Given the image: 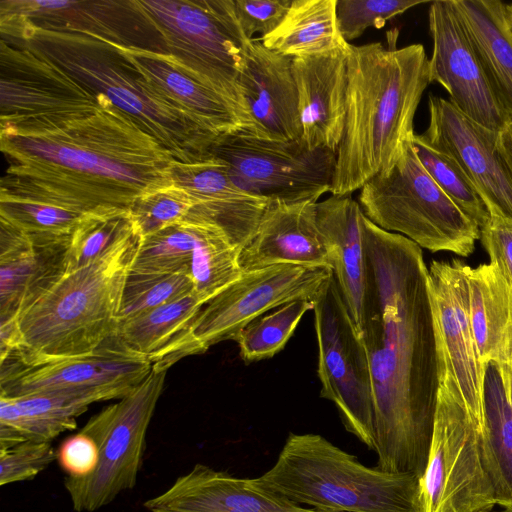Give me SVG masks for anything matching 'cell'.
<instances>
[{
	"label": "cell",
	"mask_w": 512,
	"mask_h": 512,
	"mask_svg": "<svg viewBox=\"0 0 512 512\" xmlns=\"http://www.w3.org/2000/svg\"><path fill=\"white\" fill-rule=\"evenodd\" d=\"M164 97L215 136L241 133L242 124L232 106L173 56L122 47Z\"/></svg>",
	"instance_id": "cell-27"
},
{
	"label": "cell",
	"mask_w": 512,
	"mask_h": 512,
	"mask_svg": "<svg viewBox=\"0 0 512 512\" xmlns=\"http://www.w3.org/2000/svg\"><path fill=\"white\" fill-rule=\"evenodd\" d=\"M316 203L269 202L254 235L240 251L241 270L279 264L332 270L330 254L316 222Z\"/></svg>",
	"instance_id": "cell-21"
},
{
	"label": "cell",
	"mask_w": 512,
	"mask_h": 512,
	"mask_svg": "<svg viewBox=\"0 0 512 512\" xmlns=\"http://www.w3.org/2000/svg\"><path fill=\"white\" fill-rule=\"evenodd\" d=\"M195 291L189 271L144 274L130 270L122 294L118 321L172 302Z\"/></svg>",
	"instance_id": "cell-38"
},
{
	"label": "cell",
	"mask_w": 512,
	"mask_h": 512,
	"mask_svg": "<svg viewBox=\"0 0 512 512\" xmlns=\"http://www.w3.org/2000/svg\"><path fill=\"white\" fill-rule=\"evenodd\" d=\"M469 317L481 363L494 362L512 399V283L491 262L465 264Z\"/></svg>",
	"instance_id": "cell-26"
},
{
	"label": "cell",
	"mask_w": 512,
	"mask_h": 512,
	"mask_svg": "<svg viewBox=\"0 0 512 512\" xmlns=\"http://www.w3.org/2000/svg\"><path fill=\"white\" fill-rule=\"evenodd\" d=\"M498 147L512 174V121L499 132Z\"/></svg>",
	"instance_id": "cell-46"
},
{
	"label": "cell",
	"mask_w": 512,
	"mask_h": 512,
	"mask_svg": "<svg viewBox=\"0 0 512 512\" xmlns=\"http://www.w3.org/2000/svg\"><path fill=\"white\" fill-rule=\"evenodd\" d=\"M308 512H331V511L318 510V509L310 508V510Z\"/></svg>",
	"instance_id": "cell-48"
},
{
	"label": "cell",
	"mask_w": 512,
	"mask_h": 512,
	"mask_svg": "<svg viewBox=\"0 0 512 512\" xmlns=\"http://www.w3.org/2000/svg\"><path fill=\"white\" fill-rule=\"evenodd\" d=\"M152 369L145 357L125 348L115 335L95 351L35 363L0 361V396L86 389L129 393Z\"/></svg>",
	"instance_id": "cell-15"
},
{
	"label": "cell",
	"mask_w": 512,
	"mask_h": 512,
	"mask_svg": "<svg viewBox=\"0 0 512 512\" xmlns=\"http://www.w3.org/2000/svg\"><path fill=\"white\" fill-rule=\"evenodd\" d=\"M487 81L512 121V28L498 0H454Z\"/></svg>",
	"instance_id": "cell-29"
},
{
	"label": "cell",
	"mask_w": 512,
	"mask_h": 512,
	"mask_svg": "<svg viewBox=\"0 0 512 512\" xmlns=\"http://www.w3.org/2000/svg\"><path fill=\"white\" fill-rule=\"evenodd\" d=\"M195 244L193 220H184L142 237L132 272L165 274L189 271Z\"/></svg>",
	"instance_id": "cell-37"
},
{
	"label": "cell",
	"mask_w": 512,
	"mask_h": 512,
	"mask_svg": "<svg viewBox=\"0 0 512 512\" xmlns=\"http://www.w3.org/2000/svg\"><path fill=\"white\" fill-rule=\"evenodd\" d=\"M313 308V299L300 298L250 322L233 339L241 358L246 363L272 358L285 347L304 314Z\"/></svg>",
	"instance_id": "cell-34"
},
{
	"label": "cell",
	"mask_w": 512,
	"mask_h": 512,
	"mask_svg": "<svg viewBox=\"0 0 512 512\" xmlns=\"http://www.w3.org/2000/svg\"><path fill=\"white\" fill-rule=\"evenodd\" d=\"M506 8H507L508 20H509L510 26L512 28V4H506Z\"/></svg>",
	"instance_id": "cell-47"
},
{
	"label": "cell",
	"mask_w": 512,
	"mask_h": 512,
	"mask_svg": "<svg viewBox=\"0 0 512 512\" xmlns=\"http://www.w3.org/2000/svg\"><path fill=\"white\" fill-rule=\"evenodd\" d=\"M188 216L193 220L195 230L190 274L195 291L208 303L242 275L240 249L212 221L194 211Z\"/></svg>",
	"instance_id": "cell-33"
},
{
	"label": "cell",
	"mask_w": 512,
	"mask_h": 512,
	"mask_svg": "<svg viewBox=\"0 0 512 512\" xmlns=\"http://www.w3.org/2000/svg\"><path fill=\"white\" fill-rule=\"evenodd\" d=\"M0 145L9 163L0 197L88 213L130 209L139 197L173 185L172 155L108 100L51 132L0 133Z\"/></svg>",
	"instance_id": "cell-2"
},
{
	"label": "cell",
	"mask_w": 512,
	"mask_h": 512,
	"mask_svg": "<svg viewBox=\"0 0 512 512\" xmlns=\"http://www.w3.org/2000/svg\"><path fill=\"white\" fill-rule=\"evenodd\" d=\"M480 240L490 262L512 283V224L491 216L480 229Z\"/></svg>",
	"instance_id": "cell-45"
},
{
	"label": "cell",
	"mask_w": 512,
	"mask_h": 512,
	"mask_svg": "<svg viewBox=\"0 0 512 512\" xmlns=\"http://www.w3.org/2000/svg\"><path fill=\"white\" fill-rule=\"evenodd\" d=\"M501 512H512V509H504L503 511Z\"/></svg>",
	"instance_id": "cell-49"
},
{
	"label": "cell",
	"mask_w": 512,
	"mask_h": 512,
	"mask_svg": "<svg viewBox=\"0 0 512 512\" xmlns=\"http://www.w3.org/2000/svg\"><path fill=\"white\" fill-rule=\"evenodd\" d=\"M337 0H292L281 23L259 38L263 45L295 58L347 48L336 21Z\"/></svg>",
	"instance_id": "cell-31"
},
{
	"label": "cell",
	"mask_w": 512,
	"mask_h": 512,
	"mask_svg": "<svg viewBox=\"0 0 512 512\" xmlns=\"http://www.w3.org/2000/svg\"><path fill=\"white\" fill-rule=\"evenodd\" d=\"M112 389L60 390L0 396V449L26 441L51 442L77 427L76 418L95 402L120 399Z\"/></svg>",
	"instance_id": "cell-25"
},
{
	"label": "cell",
	"mask_w": 512,
	"mask_h": 512,
	"mask_svg": "<svg viewBox=\"0 0 512 512\" xmlns=\"http://www.w3.org/2000/svg\"><path fill=\"white\" fill-rule=\"evenodd\" d=\"M332 274L327 268L293 264L243 272L203 306L152 367L168 370L186 356L202 354L215 344L233 340L250 322L272 309L300 298L314 299Z\"/></svg>",
	"instance_id": "cell-9"
},
{
	"label": "cell",
	"mask_w": 512,
	"mask_h": 512,
	"mask_svg": "<svg viewBox=\"0 0 512 512\" xmlns=\"http://www.w3.org/2000/svg\"><path fill=\"white\" fill-rule=\"evenodd\" d=\"M70 236L31 234L0 220V325L65 273Z\"/></svg>",
	"instance_id": "cell-20"
},
{
	"label": "cell",
	"mask_w": 512,
	"mask_h": 512,
	"mask_svg": "<svg viewBox=\"0 0 512 512\" xmlns=\"http://www.w3.org/2000/svg\"><path fill=\"white\" fill-rule=\"evenodd\" d=\"M134 225L129 209L100 208L86 213L70 236L65 272L99 258Z\"/></svg>",
	"instance_id": "cell-36"
},
{
	"label": "cell",
	"mask_w": 512,
	"mask_h": 512,
	"mask_svg": "<svg viewBox=\"0 0 512 512\" xmlns=\"http://www.w3.org/2000/svg\"><path fill=\"white\" fill-rule=\"evenodd\" d=\"M428 19L433 40L430 81L442 85L464 115L500 132L510 118L487 81L454 0L432 2Z\"/></svg>",
	"instance_id": "cell-17"
},
{
	"label": "cell",
	"mask_w": 512,
	"mask_h": 512,
	"mask_svg": "<svg viewBox=\"0 0 512 512\" xmlns=\"http://www.w3.org/2000/svg\"><path fill=\"white\" fill-rule=\"evenodd\" d=\"M239 84L249 118L247 136L272 141L301 138L291 57L265 47L259 38L249 40Z\"/></svg>",
	"instance_id": "cell-19"
},
{
	"label": "cell",
	"mask_w": 512,
	"mask_h": 512,
	"mask_svg": "<svg viewBox=\"0 0 512 512\" xmlns=\"http://www.w3.org/2000/svg\"><path fill=\"white\" fill-rule=\"evenodd\" d=\"M105 101L50 61L0 40V133L51 132L98 112Z\"/></svg>",
	"instance_id": "cell-13"
},
{
	"label": "cell",
	"mask_w": 512,
	"mask_h": 512,
	"mask_svg": "<svg viewBox=\"0 0 512 512\" xmlns=\"http://www.w3.org/2000/svg\"><path fill=\"white\" fill-rule=\"evenodd\" d=\"M149 512H308L294 502L259 486L253 479L237 478L195 464L163 493L146 500Z\"/></svg>",
	"instance_id": "cell-22"
},
{
	"label": "cell",
	"mask_w": 512,
	"mask_h": 512,
	"mask_svg": "<svg viewBox=\"0 0 512 512\" xmlns=\"http://www.w3.org/2000/svg\"><path fill=\"white\" fill-rule=\"evenodd\" d=\"M238 21L247 39L264 37L283 20L292 0H234Z\"/></svg>",
	"instance_id": "cell-43"
},
{
	"label": "cell",
	"mask_w": 512,
	"mask_h": 512,
	"mask_svg": "<svg viewBox=\"0 0 512 512\" xmlns=\"http://www.w3.org/2000/svg\"><path fill=\"white\" fill-rule=\"evenodd\" d=\"M1 40L30 50L130 117L179 162L210 155L217 136L162 95L119 45L82 34L48 31L0 16Z\"/></svg>",
	"instance_id": "cell-5"
},
{
	"label": "cell",
	"mask_w": 512,
	"mask_h": 512,
	"mask_svg": "<svg viewBox=\"0 0 512 512\" xmlns=\"http://www.w3.org/2000/svg\"><path fill=\"white\" fill-rule=\"evenodd\" d=\"M0 16L43 30L89 35L121 47L168 54L136 0H1Z\"/></svg>",
	"instance_id": "cell-18"
},
{
	"label": "cell",
	"mask_w": 512,
	"mask_h": 512,
	"mask_svg": "<svg viewBox=\"0 0 512 512\" xmlns=\"http://www.w3.org/2000/svg\"><path fill=\"white\" fill-rule=\"evenodd\" d=\"M207 301L193 291L172 302L118 321L114 335L128 350L153 363Z\"/></svg>",
	"instance_id": "cell-32"
},
{
	"label": "cell",
	"mask_w": 512,
	"mask_h": 512,
	"mask_svg": "<svg viewBox=\"0 0 512 512\" xmlns=\"http://www.w3.org/2000/svg\"><path fill=\"white\" fill-rule=\"evenodd\" d=\"M55 460L51 442L26 441L0 449V485L31 480Z\"/></svg>",
	"instance_id": "cell-42"
},
{
	"label": "cell",
	"mask_w": 512,
	"mask_h": 512,
	"mask_svg": "<svg viewBox=\"0 0 512 512\" xmlns=\"http://www.w3.org/2000/svg\"><path fill=\"white\" fill-rule=\"evenodd\" d=\"M365 287L359 334L369 361L377 468L425 473L439 367L428 268L421 247L362 218Z\"/></svg>",
	"instance_id": "cell-1"
},
{
	"label": "cell",
	"mask_w": 512,
	"mask_h": 512,
	"mask_svg": "<svg viewBox=\"0 0 512 512\" xmlns=\"http://www.w3.org/2000/svg\"><path fill=\"white\" fill-rule=\"evenodd\" d=\"M358 203L379 228L400 234L432 252L467 257L480 228L438 187L419 161L412 142L387 171L361 188Z\"/></svg>",
	"instance_id": "cell-7"
},
{
	"label": "cell",
	"mask_w": 512,
	"mask_h": 512,
	"mask_svg": "<svg viewBox=\"0 0 512 512\" xmlns=\"http://www.w3.org/2000/svg\"><path fill=\"white\" fill-rule=\"evenodd\" d=\"M347 49L292 58L301 138L312 149L337 153L341 142L346 118Z\"/></svg>",
	"instance_id": "cell-23"
},
{
	"label": "cell",
	"mask_w": 512,
	"mask_h": 512,
	"mask_svg": "<svg viewBox=\"0 0 512 512\" xmlns=\"http://www.w3.org/2000/svg\"><path fill=\"white\" fill-rule=\"evenodd\" d=\"M57 461L69 477L84 478L91 475L99 462V448L87 434L79 431L67 437L57 450Z\"/></svg>",
	"instance_id": "cell-44"
},
{
	"label": "cell",
	"mask_w": 512,
	"mask_h": 512,
	"mask_svg": "<svg viewBox=\"0 0 512 512\" xmlns=\"http://www.w3.org/2000/svg\"><path fill=\"white\" fill-rule=\"evenodd\" d=\"M483 447L486 478L496 505L512 509V399L498 366H485Z\"/></svg>",
	"instance_id": "cell-30"
},
{
	"label": "cell",
	"mask_w": 512,
	"mask_h": 512,
	"mask_svg": "<svg viewBox=\"0 0 512 512\" xmlns=\"http://www.w3.org/2000/svg\"><path fill=\"white\" fill-rule=\"evenodd\" d=\"M254 481L318 510L424 512L419 478L367 467L313 433H290L273 467Z\"/></svg>",
	"instance_id": "cell-6"
},
{
	"label": "cell",
	"mask_w": 512,
	"mask_h": 512,
	"mask_svg": "<svg viewBox=\"0 0 512 512\" xmlns=\"http://www.w3.org/2000/svg\"><path fill=\"white\" fill-rule=\"evenodd\" d=\"M85 214L43 201L0 197V220L31 234L70 236Z\"/></svg>",
	"instance_id": "cell-39"
},
{
	"label": "cell",
	"mask_w": 512,
	"mask_h": 512,
	"mask_svg": "<svg viewBox=\"0 0 512 512\" xmlns=\"http://www.w3.org/2000/svg\"><path fill=\"white\" fill-rule=\"evenodd\" d=\"M161 35L168 54L219 93L235 110L241 134L249 118L239 84L249 39L234 0H136Z\"/></svg>",
	"instance_id": "cell-8"
},
{
	"label": "cell",
	"mask_w": 512,
	"mask_h": 512,
	"mask_svg": "<svg viewBox=\"0 0 512 512\" xmlns=\"http://www.w3.org/2000/svg\"><path fill=\"white\" fill-rule=\"evenodd\" d=\"M171 178L173 184L195 200L194 212L218 225L240 251L247 245L269 203L267 200L239 188L225 164L211 154L196 162L174 160Z\"/></svg>",
	"instance_id": "cell-24"
},
{
	"label": "cell",
	"mask_w": 512,
	"mask_h": 512,
	"mask_svg": "<svg viewBox=\"0 0 512 512\" xmlns=\"http://www.w3.org/2000/svg\"><path fill=\"white\" fill-rule=\"evenodd\" d=\"M321 397L336 406L345 429L376 450L372 379L360 334L332 274L314 299Z\"/></svg>",
	"instance_id": "cell-11"
},
{
	"label": "cell",
	"mask_w": 512,
	"mask_h": 512,
	"mask_svg": "<svg viewBox=\"0 0 512 512\" xmlns=\"http://www.w3.org/2000/svg\"><path fill=\"white\" fill-rule=\"evenodd\" d=\"M195 206L188 192L173 184L139 197L129 211L145 237L184 220Z\"/></svg>",
	"instance_id": "cell-40"
},
{
	"label": "cell",
	"mask_w": 512,
	"mask_h": 512,
	"mask_svg": "<svg viewBox=\"0 0 512 512\" xmlns=\"http://www.w3.org/2000/svg\"><path fill=\"white\" fill-rule=\"evenodd\" d=\"M428 109L429 124L421 136L459 165L491 216L512 224V174L498 147L499 132L439 96L429 95Z\"/></svg>",
	"instance_id": "cell-16"
},
{
	"label": "cell",
	"mask_w": 512,
	"mask_h": 512,
	"mask_svg": "<svg viewBox=\"0 0 512 512\" xmlns=\"http://www.w3.org/2000/svg\"><path fill=\"white\" fill-rule=\"evenodd\" d=\"M142 241L136 225L99 258L65 272L0 325V361L35 363L95 351L115 333L127 276Z\"/></svg>",
	"instance_id": "cell-4"
},
{
	"label": "cell",
	"mask_w": 512,
	"mask_h": 512,
	"mask_svg": "<svg viewBox=\"0 0 512 512\" xmlns=\"http://www.w3.org/2000/svg\"><path fill=\"white\" fill-rule=\"evenodd\" d=\"M209 153L239 188L268 202L316 203L331 191L336 152L312 149L302 138L272 141L232 133L217 136Z\"/></svg>",
	"instance_id": "cell-12"
},
{
	"label": "cell",
	"mask_w": 512,
	"mask_h": 512,
	"mask_svg": "<svg viewBox=\"0 0 512 512\" xmlns=\"http://www.w3.org/2000/svg\"><path fill=\"white\" fill-rule=\"evenodd\" d=\"M363 211L352 194H332L316 203V222L332 261V272L359 331L365 287Z\"/></svg>",
	"instance_id": "cell-28"
},
{
	"label": "cell",
	"mask_w": 512,
	"mask_h": 512,
	"mask_svg": "<svg viewBox=\"0 0 512 512\" xmlns=\"http://www.w3.org/2000/svg\"><path fill=\"white\" fill-rule=\"evenodd\" d=\"M430 82L421 44L349 43L346 118L331 194H352L398 161L413 140L414 116Z\"/></svg>",
	"instance_id": "cell-3"
},
{
	"label": "cell",
	"mask_w": 512,
	"mask_h": 512,
	"mask_svg": "<svg viewBox=\"0 0 512 512\" xmlns=\"http://www.w3.org/2000/svg\"><path fill=\"white\" fill-rule=\"evenodd\" d=\"M463 261H432L428 285L434 318L439 376L451 378L469 413L484 431L481 363L469 317V291Z\"/></svg>",
	"instance_id": "cell-14"
},
{
	"label": "cell",
	"mask_w": 512,
	"mask_h": 512,
	"mask_svg": "<svg viewBox=\"0 0 512 512\" xmlns=\"http://www.w3.org/2000/svg\"><path fill=\"white\" fill-rule=\"evenodd\" d=\"M425 3L419 0H337L336 21L347 42L360 37L368 28L380 29L387 21Z\"/></svg>",
	"instance_id": "cell-41"
},
{
	"label": "cell",
	"mask_w": 512,
	"mask_h": 512,
	"mask_svg": "<svg viewBox=\"0 0 512 512\" xmlns=\"http://www.w3.org/2000/svg\"><path fill=\"white\" fill-rule=\"evenodd\" d=\"M412 146L438 187L480 229L484 227L491 219L490 211L459 165L449 155L430 145L421 134L414 135Z\"/></svg>",
	"instance_id": "cell-35"
},
{
	"label": "cell",
	"mask_w": 512,
	"mask_h": 512,
	"mask_svg": "<svg viewBox=\"0 0 512 512\" xmlns=\"http://www.w3.org/2000/svg\"><path fill=\"white\" fill-rule=\"evenodd\" d=\"M166 374L167 370L152 367L129 393L93 415L80 430L98 445L99 462L87 477L64 479L76 512H94L135 486Z\"/></svg>",
	"instance_id": "cell-10"
}]
</instances>
